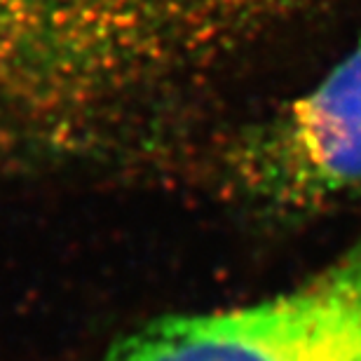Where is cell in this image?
<instances>
[{"instance_id":"1","label":"cell","mask_w":361,"mask_h":361,"mask_svg":"<svg viewBox=\"0 0 361 361\" xmlns=\"http://www.w3.org/2000/svg\"><path fill=\"white\" fill-rule=\"evenodd\" d=\"M317 3L0 0V160L132 150Z\"/></svg>"},{"instance_id":"2","label":"cell","mask_w":361,"mask_h":361,"mask_svg":"<svg viewBox=\"0 0 361 361\" xmlns=\"http://www.w3.org/2000/svg\"><path fill=\"white\" fill-rule=\"evenodd\" d=\"M223 185L251 207L307 214L361 197V40L221 157Z\"/></svg>"},{"instance_id":"3","label":"cell","mask_w":361,"mask_h":361,"mask_svg":"<svg viewBox=\"0 0 361 361\" xmlns=\"http://www.w3.org/2000/svg\"><path fill=\"white\" fill-rule=\"evenodd\" d=\"M101 361H361V244L270 298L146 324Z\"/></svg>"}]
</instances>
